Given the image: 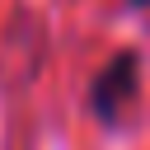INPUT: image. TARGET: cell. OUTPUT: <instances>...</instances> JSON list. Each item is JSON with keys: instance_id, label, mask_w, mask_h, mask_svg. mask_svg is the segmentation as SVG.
I'll use <instances>...</instances> for the list:
<instances>
[{"instance_id": "1", "label": "cell", "mask_w": 150, "mask_h": 150, "mask_svg": "<svg viewBox=\"0 0 150 150\" xmlns=\"http://www.w3.org/2000/svg\"><path fill=\"white\" fill-rule=\"evenodd\" d=\"M141 89V52H117L98 75H94V89H89V108L94 117L112 122Z\"/></svg>"}, {"instance_id": "2", "label": "cell", "mask_w": 150, "mask_h": 150, "mask_svg": "<svg viewBox=\"0 0 150 150\" xmlns=\"http://www.w3.org/2000/svg\"><path fill=\"white\" fill-rule=\"evenodd\" d=\"M127 5H136V9H145V5H150V0H127Z\"/></svg>"}]
</instances>
